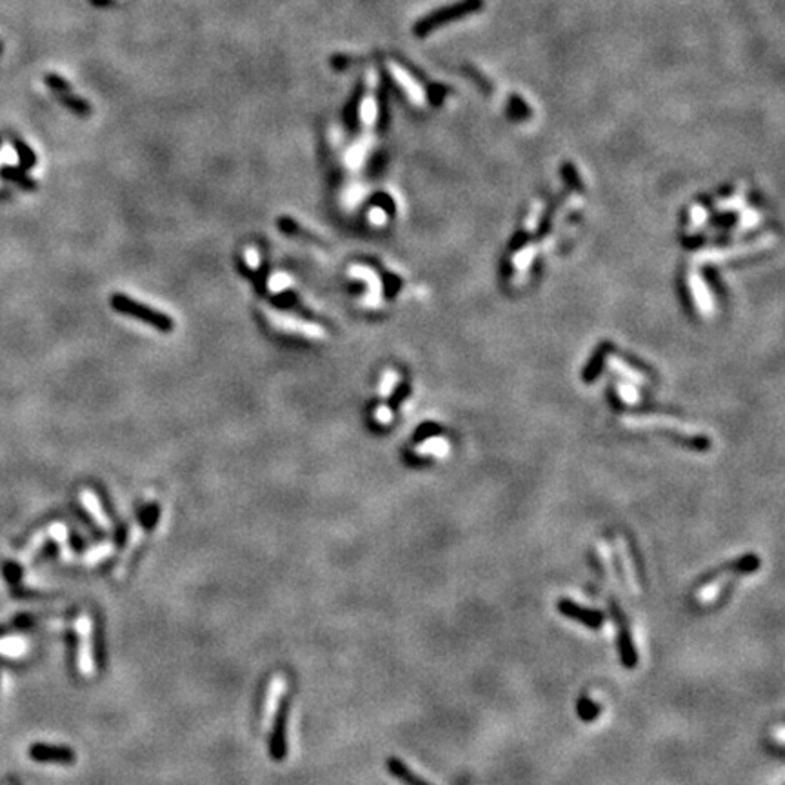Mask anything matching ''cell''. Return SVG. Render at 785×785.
I'll use <instances>...</instances> for the list:
<instances>
[{
    "mask_svg": "<svg viewBox=\"0 0 785 785\" xmlns=\"http://www.w3.org/2000/svg\"><path fill=\"white\" fill-rule=\"evenodd\" d=\"M542 213H544V202H534L533 208H531V211L527 213V219H526L527 231H534V229H536V226L540 224V219H542Z\"/></svg>",
    "mask_w": 785,
    "mask_h": 785,
    "instance_id": "obj_29",
    "label": "cell"
},
{
    "mask_svg": "<svg viewBox=\"0 0 785 785\" xmlns=\"http://www.w3.org/2000/svg\"><path fill=\"white\" fill-rule=\"evenodd\" d=\"M375 419L379 424H384V426H387V424L393 422V411L389 409L387 406H380L379 409L375 411Z\"/></svg>",
    "mask_w": 785,
    "mask_h": 785,
    "instance_id": "obj_32",
    "label": "cell"
},
{
    "mask_svg": "<svg viewBox=\"0 0 785 785\" xmlns=\"http://www.w3.org/2000/svg\"><path fill=\"white\" fill-rule=\"evenodd\" d=\"M267 319L275 327L282 329V331L289 333H300L302 336L307 339H324L326 336V329L319 324L306 322L302 319H296V316L286 315V313L279 311H267Z\"/></svg>",
    "mask_w": 785,
    "mask_h": 785,
    "instance_id": "obj_8",
    "label": "cell"
},
{
    "mask_svg": "<svg viewBox=\"0 0 785 785\" xmlns=\"http://www.w3.org/2000/svg\"><path fill=\"white\" fill-rule=\"evenodd\" d=\"M349 275L367 284V295L364 296V304L367 307H379L382 302V282H380L379 275L367 266H351Z\"/></svg>",
    "mask_w": 785,
    "mask_h": 785,
    "instance_id": "obj_11",
    "label": "cell"
},
{
    "mask_svg": "<svg viewBox=\"0 0 785 785\" xmlns=\"http://www.w3.org/2000/svg\"><path fill=\"white\" fill-rule=\"evenodd\" d=\"M606 362H607V367H609L611 371H614L616 375H620L624 380H627V382L634 384V386H636V384H647L646 376H644L640 371H636V369H633V367L627 366V364L624 362L622 359H618V356L611 355V356H607Z\"/></svg>",
    "mask_w": 785,
    "mask_h": 785,
    "instance_id": "obj_17",
    "label": "cell"
},
{
    "mask_svg": "<svg viewBox=\"0 0 785 785\" xmlns=\"http://www.w3.org/2000/svg\"><path fill=\"white\" fill-rule=\"evenodd\" d=\"M55 95L59 96L60 100H62V104L68 106L69 109L76 111L79 115H86V113L91 111V108H89L88 102H84V100L79 99V96L71 95V88H66V89H60V91H55Z\"/></svg>",
    "mask_w": 785,
    "mask_h": 785,
    "instance_id": "obj_21",
    "label": "cell"
},
{
    "mask_svg": "<svg viewBox=\"0 0 785 785\" xmlns=\"http://www.w3.org/2000/svg\"><path fill=\"white\" fill-rule=\"evenodd\" d=\"M91 2H93V4H95V6H108V4H111V0H91Z\"/></svg>",
    "mask_w": 785,
    "mask_h": 785,
    "instance_id": "obj_33",
    "label": "cell"
},
{
    "mask_svg": "<svg viewBox=\"0 0 785 785\" xmlns=\"http://www.w3.org/2000/svg\"><path fill=\"white\" fill-rule=\"evenodd\" d=\"M80 502H82V506L86 507V511L91 514V519L95 520L96 526L102 527V529H109L108 516L104 514V511L100 509V504H99V500H96V496H95V493H93V491H89V489L80 491Z\"/></svg>",
    "mask_w": 785,
    "mask_h": 785,
    "instance_id": "obj_16",
    "label": "cell"
},
{
    "mask_svg": "<svg viewBox=\"0 0 785 785\" xmlns=\"http://www.w3.org/2000/svg\"><path fill=\"white\" fill-rule=\"evenodd\" d=\"M484 8V0H460L456 4L444 6V8L436 9V11L429 13L427 16H424L422 20H419L415 24V35L416 36H426L431 31H435L436 28L444 24H449L454 20H460L464 16H469L471 13H476Z\"/></svg>",
    "mask_w": 785,
    "mask_h": 785,
    "instance_id": "obj_1",
    "label": "cell"
},
{
    "mask_svg": "<svg viewBox=\"0 0 785 785\" xmlns=\"http://www.w3.org/2000/svg\"><path fill=\"white\" fill-rule=\"evenodd\" d=\"M284 691H286V678L282 674H276L273 676V680L269 681V687H267L266 694V706H264V718H262V729L266 731L269 727V721L276 714L280 701L284 700Z\"/></svg>",
    "mask_w": 785,
    "mask_h": 785,
    "instance_id": "obj_12",
    "label": "cell"
},
{
    "mask_svg": "<svg viewBox=\"0 0 785 785\" xmlns=\"http://www.w3.org/2000/svg\"><path fill=\"white\" fill-rule=\"evenodd\" d=\"M31 756L35 760L42 761H60V764H71L75 761V753L66 747H49V746H33Z\"/></svg>",
    "mask_w": 785,
    "mask_h": 785,
    "instance_id": "obj_15",
    "label": "cell"
},
{
    "mask_svg": "<svg viewBox=\"0 0 785 785\" xmlns=\"http://www.w3.org/2000/svg\"><path fill=\"white\" fill-rule=\"evenodd\" d=\"M287 704L286 700L280 701L279 709H276V724H275V733L271 738V754L273 760H282L284 754H286V714Z\"/></svg>",
    "mask_w": 785,
    "mask_h": 785,
    "instance_id": "obj_13",
    "label": "cell"
},
{
    "mask_svg": "<svg viewBox=\"0 0 785 785\" xmlns=\"http://www.w3.org/2000/svg\"><path fill=\"white\" fill-rule=\"evenodd\" d=\"M624 426L627 427H664V429L676 431L680 435L687 436V439H700V429L694 426H687V424L680 422L676 419H669V416L662 415H629L622 419Z\"/></svg>",
    "mask_w": 785,
    "mask_h": 785,
    "instance_id": "obj_4",
    "label": "cell"
},
{
    "mask_svg": "<svg viewBox=\"0 0 785 785\" xmlns=\"http://www.w3.org/2000/svg\"><path fill=\"white\" fill-rule=\"evenodd\" d=\"M576 713H578V718L584 721H593L596 720L598 714H600V706H598L596 701L591 700L589 696H587L586 693L580 694V698H578L576 701Z\"/></svg>",
    "mask_w": 785,
    "mask_h": 785,
    "instance_id": "obj_20",
    "label": "cell"
},
{
    "mask_svg": "<svg viewBox=\"0 0 785 785\" xmlns=\"http://www.w3.org/2000/svg\"><path fill=\"white\" fill-rule=\"evenodd\" d=\"M758 567H760V559L756 554H746V556H740V559H734L731 562L721 564V566L713 567L711 571H707L706 574H701L698 578L696 586H711L713 582H716L718 578L724 576V574H734V576H744V574L756 573Z\"/></svg>",
    "mask_w": 785,
    "mask_h": 785,
    "instance_id": "obj_5",
    "label": "cell"
},
{
    "mask_svg": "<svg viewBox=\"0 0 785 785\" xmlns=\"http://www.w3.org/2000/svg\"><path fill=\"white\" fill-rule=\"evenodd\" d=\"M760 222H761V215L756 211V209H746V211L741 213V219L736 227V231H749V229L756 227Z\"/></svg>",
    "mask_w": 785,
    "mask_h": 785,
    "instance_id": "obj_27",
    "label": "cell"
},
{
    "mask_svg": "<svg viewBox=\"0 0 785 785\" xmlns=\"http://www.w3.org/2000/svg\"><path fill=\"white\" fill-rule=\"evenodd\" d=\"M556 609H559V613L562 616L582 624V626H586L591 631H598L604 626V622H606V614L602 611L580 606V604L573 602L569 598H560L559 602H556Z\"/></svg>",
    "mask_w": 785,
    "mask_h": 785,
    "instance_id": "obj_7",
    "label": "cell"
},
{
    "mask_svg": "<svg viewBox=\"0 0 785 785\" xmlns=\"http://www.w3.org/2000/svg\"><path fill=\"white\" fill-rule=\"evenodd\" d=\"M716 208L720 211H738V209H744L746 208V189L738 188L733 196L720 200L716 204Z\"/></svg>",
    "mask_w": 785,
    "mask_h": 785,
    "instance_id": "obj_23",
    "label": "cell"
},
{
    "mask_svg": "<svg viewBox=\"0 0 785 785\" xmlns=\"http://www.w3.org/2000/svg\"><path fill=\"white\" fill-rule=\"evenodd\" d=\"M691 222H689V227H687V231L693 233L696 231V229H700L704 224L707 222V209L704 208V206H700V204H694L693 208H691Z\"/></svg>",
    "mask_w": 785,
    "mask_h": 785,
    "instance_id": "obj_26",
    "label": "cell"
},
{
    "mask_svg": "<svg viewBox=\"0 0 785 785\" xmlns=\"http://www.w3.org/2000/svg\"><path fill=\"white\" fill-rule=\"evenodd\" d=\"M28 651V644L24 638L20 636H4L0 638V656L16 658Z\"/></svg>",
    "mask_w": 785,
    "mask_h": 785,
    "instance_id": "obj_18",
    "label": "cell"
},
{
    "mask_svg": "<svg viewBox=\"0 0 785 785\" xmlns=\"http://www.w3.org/2000/svg\"><path fill=\"white\" fill-rule=\"evenodd\" d=\"M367 219H369V222L373 224V226H384V224L387 222V215L382 208L371 209V211L367 213Z\"/></svg>",
    "mask_w": 785,
    "mask_h": 785,
    "instance_id": "obj_31",
    "label": "cell"
},
{
    "mask_svg": "<svg viewBox=\"0 0 785 785\" xmlns=\"http://www.w3.org/2000/svg\"><path fill=\"white\" fill-rule=\"evenodd\" d=\"M687 284H689L691 296H693L694 306H696V309L700 311V315H704V316L713 315V313H714V299H713V295H711L707 284L704 282L701 275L696 271V269H694V267L689 271V276H687Z\"/></svg>",
    "mask_w": 785,
    "mask_h": 785,
    "instance_id": "obj_10",
    "label": "cell"
},
{
    "mask_svg": "<svg viewBox=\"0 0 785 785\" xmlns=\"http://www.w3.org/2000/svg\"><path fill=\"white\" fill-rule=\"evenodd\" d=\"M76 666L82 674H89L93 669V647H91V620L86 614H80L76 620Z\"/></svg>",
    "mask_w": 785,
    "mask_h": 785,
    "instance_id": "obj_9",
    "label": "cell"
},
{
    "mask_svg": "<svg viewBox=\"0 0 785 785\" xmlns=\"http://www.w3.org/2000/svg\"><path fill=\"white\" fill-rule=\"evenodd\" d=\"M616 391H618V396L622 399V402L629 404V406H634V404L640 402V393L636 391L634 384L620 382L616 386Z\"/></svg>",
    "mask_w": 785,
    "mask_h": 785,
    "instance_id": "obj_25",
    "label": "cell"
},
{
    "mask_svg": "<svg viewBox=\"0 0 785 785\" xmlns=\"http://www.w3.org/2000/svg\"><path fill=\"white\" fill-rule=\"evenodd\" d=\"M113 307L115 309H119V311L126 313V315H131V316H139V319H142L144 322H149L153 324L155 327H159V329H162V331H169L173 327V322L169 316L162 315V313L159 311H153V309H149V307L142 306V304L135 302V300L128 299V296H122V295H116L113 296Z\"/></svg>",
    "mask_w": 785,
    "mask_h": 785,
    "instance_id": "obj_6",
    "label": "cell"
},
{
    "mask_svg": "<svg viewBox=\"0 0 785 785\" xmlns=\"http://www.w3.org/2000/svg\"><path fill=\"white\" fill-rule=\"evenodd\" d=\"M776 244V236L774 235H764L758 240H753L749 244H740V246L733 247H716V249H706V251H700L694 255L696 264H721L727 262L731 259H738V256H747L753 255V253L764 251V249H769L771 246Z\"/></svg>",
    "mask_w": 785,
    "mask_h": 785,
    "instance_id": "obj_2",
    "label": "cell"
},
{
    "mask_svg": "<svg viewBox=\"0 0 785 785\" xmlns=\"http://www.w3.org/2000/svg\"><path fill=\"white\" fill-rule=\"evenodd\" d=\"M534 256H536V249H534V246H526L524 249H520L519 253H514L513 267L516 269L519 276L526 275L529 266L533 264Z\"/></svg>",
    "mask_w": 785,
    "mask_h": 785,
    "instance_id": "obj_22",
    "label": "cell"
},
{
    "mask_svg": "<svg viewBox=\"0 0 785 785\" xmlns=\"http://www.w3.org/2000/svg\"><path fill=\"white\" fill-rule=\"evenodd\" d=\"M447 449H449V442H447L444 436H433V439L424 440V442L416 447V453L424 454V456H427V454H433V456H444V454L447 453Z\"/></svg>",
    "mask_w": 785,
    "mask_h": 785,
    "instance_id": "obj_19",
    "label": "cell"
},
{
    "mask_svg": "<svg viewBox=\"0 0 785 785\" xmlns=\"http://www.w3.org/2000/svg\"><path fill=\"white\" fill-rule=\"evenodd\" d=\"M396 384H399V373L393 369H387L382 376V382H380L379 395L382 396V399L391 396V393H393V389L396 387Z\"/></svg>",
    "mask_w": 785,
    "mask_h": 785,
    "instance_id": "obj_24",
    "label": "cell"
},
{
    "mask_svg": "<svg viewBox=\"0 0 785 785\" xmlns=\"http://www.w3.org/2000/svg\"><path fill=\"white\" fill-rule=\"evenodd\" d=\"M293 286V279L289 275H284V273H275V275L269 279V282H267V287H269V291L271 293H282L284 289H287V287H291Z\"/></svg>",
    "mask_w": 785,
    "mask_h": 785,
    "instance_id": "obj_28",
    "label": "cell"
},
{
    "mask_svg": "<svg viewBox=\"0 0 785 785\" xmlns=\"http://www.w3.org/2000/svg\"><path fill=\"white\" fill-rule=\"evenodd\" d=\"M387 769H389V773L393 774L396 780L402 781L404 785H433L427 780H424V778H420L419 774L413 773V769L407 767L406 764L396 756H391L389 760H387Z\"/></svg>",
    "mask_w": 785,
    "mask_h": 785,
    "instance_id": "obj_14",
    "label": "cell"
},
{
    "mask_svg": "<svg viewBox=\"0 0 785 785\" xmlns=\"http://www.w3.org/2000/svg\"><path fill=\"white\" fill-rule=\"evenodd\" d=\"M244 260H246V266L249 267V269H253V271H256V269L260 267V253L256 251L253 246L246 247V251H244Z\"/></svg>",
    "mask_w": 785,
    "mask_h": 785,
    "instance_id": "obj_30",
    "label": "cell"
},
{
    "mask_svg": "<svg viewBox=\"0 0 785 785\" xmlns=\"http://www.w3.org/2000/svg\"><path fill=\"white\" fill-rule=\"evenodd\" d=\"M609 609L611 616H613L614 624H616V646L618 653H620V662H622V666L626 669H634L638 666V653L636 647H634L633 634H631L626 613H624L622 607L618 606L614 600H609Z\"/></svg>",
    "mask_w": 785,
    "mask_h": 785,
    "instance_id": "obj_3",
    "label": "cell"
}]
</instances>
